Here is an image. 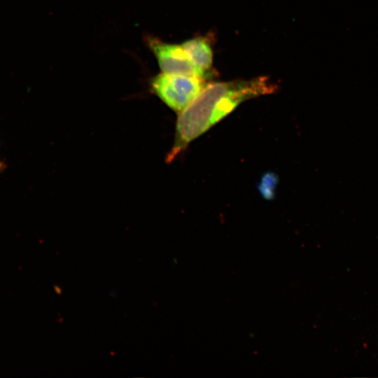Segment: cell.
Instances as JSON below:
<instances>
[{
    "instance_id": "1",
    "label": "cell",
    "mask_w": 378,
    "mask_h": 378,
    "mask_svg": "<svg viewBox=\"0 0 378 378\" xmlns=\"http://www.w3.org/2000/svg\"><path fill=\"white\" fill-rule=\"evenodd\" d=\"M277 86L267 77L206 83L178 113L174 144L166 160L171 162L188 146L250 99L272 94Z\"/></svg>"
},
{
    "instance_id": "2",
    "label": "cell",
    "mask_w": 378,
    "mask_h": 378,
    "mask_svg": "<svg viewBox=\"0 0 378 378\" xmlns=\"http://www.w3.org/2000/svg\"><path fill=\"white\" fill-rule=\"evenodd\" d=\"M206 84L205 79L200 77L162 72L150 83L153 92L178 113L192 102Z\"/></svg>"
},
{
    "instance_id": "3",
    "label": "cell",
    "mask_w": 378,
    "mask_h": 378,
    "mask_svg": "<svg viewBox=\"0 0 378 378\" xmlns=\"http://www.w3.org/2000/svg\"><path fill=\"white\" fill-rule=\"evenodd\" d=\"M148 45L154 53L162 73L211 78L190 59L181 45L171 44L155 38L148 39Z\"/></svg>"
},
{
    "instance_id": "4",
    "label": "cell",
    "mask_w": 378,
    "mask_h": 378,
    "mask_svg": "<svg viewBox=\"0 0 378 378\" xmlns=\"http://www.w3.org/2000/svg\"><path fill=\"white\" fill-rule=\"evenodd\" d=\"M193 63L201 70L213 76V50L210 41L204 36H197L181 44Z\"/></svg>"
},
{
    "instance_id": "5",
    "label": "cell",
    "mask_w": 378,
    "mask_h": 378,
    "mask_svg": "<svg viewBox=\"0 0 378 378\" xmlns=\"http://www.w3.org/2000/svg\"><path fill=\"white\" fill-rule=\"evenodd\" d=\"M278 183V176L273 172L265 174L259 183L258 190L265 200H272L275 196Z\"/></svg>"
},
{
    "instance_id": "6",
    "label": "cell",
    "mask_w": 378,
    "mask_h": 378,
    "mask_svg": "<svg viewBox=\"0 0 378 378\" xmlns=\"http://www.w3.org/2000/svg\"><path fill=\"white\" fill-rule=\"evenodd\" d=\"M3 168V164L2 162L0 161V170H1Z\"/></svg>"
}]
</instances>
